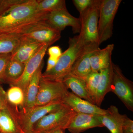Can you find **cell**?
I'll return each instance as SVG.
<instances>
[{
    "mask_svg": "<svg viewBox=\"0 0 133 133\" xmlns=\"http://www.w3.org/2000/svg\"><path fill=\"white\" fill-rule=\"evenodd\" d=\"M107 110L106 114L98 115L104 127L107 128L111 133H124L123 124L127 116L120 114L115 106H110Z\"/></svg>",
    "mask_w": 133,
    "mask_h": 133,
    "instance_id": "16",
    "label": "cell"
},
{
    "mask_svg": "<svg viewBox=\"0 0 133 133\" xmlns=\"http://www.w3.org/2000/svg\"><path fill=\"white\" fill-rule=\"evenodd\" d=\"M24 67V64L11 57L5 70L3 83L15 85L23 74Z\"/></svg>",
    "mask_w": 133,
    "mask_h": 133,
    "instance_id": "22",
    "label": "cell"
},
{
    "mask_svg": "<svg viewBox=\"0 0 133 133\" xmlns=\"http://www.w3.org/2000/svg\"><path fill=\"white\" fill-rule=\"evenodd\" d=\"M94 0H73V3L76 9L79 13L82 14L90 7L93 3Z\"/></svg>",
    "mask_w": 133,
    "mask_h": 133,
    "instance_id": "28",
    "label": "cell"
},
{
    "mask_svg": "<svg viewBox=\"0 0 133 133\" xmlns=\"http://www.w3.org/2000/svg\"><path fill=\"white\" fill-rule=\"evenodd\" d=\"M8 105L6 92L1 85H0V111L5 109Z\"/></svg>",
    "mask_w": 133,
    "mask_h": 133,
    "instance_id": "31",
    "label": "cell"
},
{
    "mask_svg": "<svg viewBox=\"0 0 133 133\" xmlns=\"http://www.w3.org/2000/svg\"><path fill=\"white\" fill-rule=\"evenodd\" d=\"M43 66V63L33 74L29 82L25 94V102L22 108L27 109L35 106L40 81L42 74Z\"/></svg>",
    "mask_w": 133,
    "mask_h": 133,
    "instance_id": "19",
    "label": "cell"
},
{
    "mask_svg": "<svg viewBox=\"0 0 133 133\" xmlns=\"http://www.w3.org/2000/svg\"><path fill=\"white\" fill-rule=\"evenodd\" d=\"M103 127L98 115L76 112L67 129L71 133H81L90 129Z\"/></svg>",
    "mask_w": 133,
    "mask_h": 133,
    "instance_id": "15",
    "label": "cell"
},
{
    "mask_svg": "<svg viewBox=\"0 0 133 133\" xmlns=\"http://www.w3.org/2000/svg\"><path fill=\"white\" fill-rule=\"evenodd\" d=\"M33 133V132H28V133Z\"/></svg>",
    "mask_w": 133,
    "mask_h": 133,
    "instance_id": "35",
    "label": "cell"
},
{
    "mask_svg": "<svg viewBox=\"0 0 133 133\" xmlns=\"http://www.w3.org/2000/svg\"><path fill=\"white\" fill-rule=\"evenodd\" d=\"M111 92L114 93L128 110L133 111V83L122 73L118 65L112 64Z\"/></svg>",
    "mask_w": 133,
    "mask_h": 133,
    "instance_id": "8",
    "label": "cell"
},
{
    "mask_svg": "<svg viewBox=\"0 0 133 133\" xmlns=\"http://www.w3.org/2000/svg\"><path fill=\"white\" fill-rule=\"evenodd\" d=\"M8 104L17 109H22L25 102V94L23 90L16 85H10L6 92Z\"/></svg>",
    "mask_w": 133,
    "mask_h": 133,
    "instance_id": "24",
    "label": "cell"
},
{
    "mask_svg": "<svg viewBox=\"0 0 133 133\" xmlns=\"http://www.w3.org/2000/svg\"><path fill=\"white\" fill-rule=\"evenodd\" d=\"M68 91L63 81H51L41 77L36 106L62 102Z\"/></svg>",
    "mask_w": 133,
    "mask_h": 133,
    "instance_id": "9",
    "label": "cell"
},
{
    "mask_svg": "<svg viewBox=\"0 0 133 133\" xmlns=\"http://www.w3.org/2000/svg\"><path fill=\"white\" fill-rule=\"evenodd\" d=\"M68 106L63 104L56 111L44 116L33 126V133H47L58 129H67L72 118L76 114Z\"/></svg>",
    "mask_w": 133,
    "mask_h": 133,
    "instance_id": "4",
    "label": "cell"
},
{
    "mask_svg": "<svg viewBox=\"0 0 133 133\" xmlns=\"http://www.w3.org/2000/svg\"><path fill=\"white\" fill-rule=\"evenodd\" d=\"M66 9L65 0H42L38 1L37 10L38 12L49 13Z\"/></svg>",
    "mask_w": 133,
    "mask_h": 133,
    "instance_id": "25",
    "label": "cell"
},
{
    "mask_svg": "<svg viewBox=\"0 0 133 133\" xmlns=\"http://www.w3.org/2000/svg\"><path fill=\"white\" fill-rule=\"evenodd\" d=\"M44 44L22 36L19 45L11 53V57L25 64Z\"/></svg>",
    "mask_w": 133,
    "mask_h": 133,
    "instance_id": "17",
    "label": "cell"
},
{
    "mask_svg": "<svg viewBox=\"0 0 133 133\" xmlns=\"http://www.w3.org/2000/svg\"><path fill=\"white\" fill-rule=\"evenodd\" d=\"M0 133H1V130H0Z\"/></svg>",
    "mask_w": 133,
    "mask_h": 133,
    "instance_id": "36",
    "label": "cell"
},
{
    "mask_svg": "<svg viewBox=\"0 0 133 133\" xmlns=\"http://www.w3.org/2000/svg\"><path fill=\"white\" fill-rule=\"evenodd\" d=\"M11 58V53L0 54V84L3 83L5 70Z\"/></svg>",
    "mask_w": 133,
    "mask_h": 133,
    "instance_id": "27",
    "label": "cell"
},
{
    "mask_svg": "<svg viewBox=\"0 0 133 133\" xmlns=\"http://www.w3.org/2000/svg\"><path fill=\"white\" fill-rule=\"evenodd\" d=\"M114 48V44H112L104 49L98 48L94 51L90 58L92 71H99L111 65V56Z\"/></svg>",
    "mask_w": 133,
    "mask_h": 133,
    "instance_id": "18",
    "label": "cell"
},
{
    "mask_svg": "<svg viewBox=\"0 0 133 133\" xmlns=\"http://www.w3.org/2000/svg\"><path fill=\"white\" fill-rule=\"evenodd\" d=\"M100 2V0H94L92 5L79 15L81 30L78 36L85 45L99 44L98 28Z\"/></svg>",
    "mask_w": 133,
    "mask_h": 133,
    "instance_id": "5",
    "label": "cell"
},
{
    "mask_svg": "<svg viewBox=\"0 0 133 133\" xmlns=\"http://www.w3.org/2000/svg\"><path fill=\"white\" fill-rule=\"evenodd\" d=\"M58 59L53 58L49 57L48 62H47V66L45 72H48L52 70L57 64Z\"/></svg>",
    "mask_w": 133,
    "mask_h": 133,
    "instance_id": "33",
    "label": "cell"
},
{
    "mask_svg": "<svg viewBox=\"0 0 133 133\" xmlns=\"http://www.w3.org/2000/svg\"><path fill=\"white\" fill-rule=\"evenodd\" d=\"M49 46L44 44L39 50L25 64L23 74L15 85L19 87L26 94V90L31 78L37 70L43 63V59Z\"/></svg>",
    "mask_w": 133,
    "mask_h": 133,
    "instance_id": "12",
    "label": "cell"
},
{
    "mask_svg": "<svg viewBox=\"0 0 133 133\" xmlns=\"http://www.w3.org/2000/svg\"><path fill=\"white\" fill-rule=\"evenodd\" d=\"M123 131L124 133H133V121L128 116L124 121Z\"/></svg>",
    "mask_w": 133,
    "mask_h": 133,
    "instance_id": "32",
    "label": "cell"
},
{
    "mask_svg": "<svg viewBox=\"0 0 133 133\" xmlns=\"http://www.w3.org/2000/svg\"></svg>",
    "mask_w": 133,
    "mask_h": 133,
    "instance_id": "38",
    "label": "cell"
},
{
    "mask_svg": "<svg viewBox=\"0 0 133 133\" xmlns=\"http://www.w3.org/2000/svg\"><path fill=\"white\" fill-rule=\"evenodd\" d=\"M1 84H0V85H1Z\"/></svg>",
    "mask_w": 133,
    "mask_h": 133,
    "instance_id": "37",
    "label": "cell"
},
{
    "mask_svg": "<svg viewBox=\"0 0 133 133\" xmlns=\"http://www.w3.org/2000/svg\"><path fill=\"white\" fill-rule=\"evenodd\" d=\"M19 111L8 104L6 108L0 111L1 133H24L19 124Z\"/></svg>",
    "mask_w": 133,
    "mask_h": 133,
    "instance_id": "14",
    "label": "cell"
},
{
    "mask_svg": "<svg viewBox=\"0 0 133 133\" xmlns=\"http://www.w3.org/2000/svg\"><path fill=\"white\" fill-rule=\"evenodd\" d=\"M121 2V0H100L98 28L99 45L112 35L114 21Z\"/></svg>",
    "mask_w": 133,
    "mask_h": 133,
    "instance_id": "6",
    "label": "cell"
},
{
    "mask_svg": "<svg viewBox=\"0 0 133 133\" xmlns=\"http://www.w3.org/2000/svg\"><path fill=\"white\" fill-rule=\"evenodd\" d=\"M38 1L24 0L0 17V32H10L37 21L45 20L49 13L38 12Z\"/></svg>",
    "mask_w": 133,
    "mask_h": 133,
    "instance_id": "1",
    "label": "cell"
},
{
    "mask_svg": "<svg viewBox=\"0 0 133 133\" xmlns=\"http://www.w3.org/2000/svg\"><path fill=\"white\" fill-rule=\"evenodd\" d=\"M45 21L50 26L60 31L68 26L71 27L74 34L79 33L81 30L79 18L71 15L67 9L49 13Z\"/></svg>",
    "mask_w": 133,
    "mask_h": 133,
    "instance_id": "10",
    "label": "cell"
},
{
    "mask_svg": "<svg viewBox=\"0 0 133 133\" xmlns=\"http://www.w3.org/2000/svg\"><path fill=\"white\" fill-rule=\"evenodd\" d=\"M9 32L18 33L49 47L60 39L61 31L48 24L45 20L37 21L19 27Z\"/></svg>",
    "mask_w": 133,
    "mask_h": 133,
    "instance_id": "3",
    "label": "cell"
},
{
    "mask_svg": "<svg viewBox=\"0 0 133 133\" xmlns=\"http://www.w3.org/2000/svg\"><path fill=\"white\" fill-rule=\"evenodd\" d=\"M24 0H0V17L12 6L19 4Z\"/></svg>",
    "mask_w": 133,
    "mask_h": 133,
    "instance_id": "29",
    "label": "cell"
},
{
    "mask_svg": "<svg viewBox=\"0 0 133 133\" xmlns=\"http://www.w3.org/2000/svg\"><path fill=\"white\" fill-rule=\"evenodd\" d=\"M86 45L78 35L70 37L68 49L62 53L56 66L50 71L42 73V77L51 81H63L65 77L70 73L72 66L82 54Z\"/></svg>",
    "mask_w": 133,
    "mask_h": 133,
    "instance_id": "2",
    "label": "cell"
},
{
    "mask_svg": "<svg viewBox=\"0 0 133 133\" xmlns=\"http://www.w3.org/2000/svg\"><path fill=\"white\" fill-rule=\"evenodd\" d=\"M62 81L67 89L71 90L76 96L93 104L87 90L84 79L69 74Z\"/></svg>",
    "mask_w": 133,
    "mask_h": 133,
    "instance_id": "20",
    "label": "cell"
},
{
    "mask_svg": "<svg viewBox=\"0 0 133 133\" xmlns=\"http://www.w3.org/2000/svg\"><path fill=\"white\" fill-rule=\"evenodd\" d=\"M63 105L62 102H56L44 105L35 106L31 108L19 109L18 119L23 132H31L33 126L38 121L50 113L59 109Z\"/></svg>",
    "mask_w": 133,
    "mask_h": 133,
    "instance_id": "7",
    "label": "cell"
},
{
    "mask_svg": "<svg viewBox=\"0 0 133 133\" xmlns=\"http://www.w3.org/2000/svg\"><path fill=\"white\" fill-rule=\"evenodd\" d=\"M100 77V71H92L85 79L87 90L94 104H95L96 92Z\"/></svg>",
    "mask_w": 133,
    "mask_h": 133,
    "instance_id": "26",
    "label": "cell"
},
{
    "mask_svg": "<svg viewBox=\"0 0 133 133\" xmlns=\"http://www.w3.org/2000/svg\"><path fill=\"white\" fill-rule=\"evenodd\" d=\"M47 133H65V129H58Z\"/></svg>",
    "mask_w": 133,
    "mask_h": 133,
    "instance_id": "34",
    "label": "cell"
},
{
    "mask_svg": "<svg viewBox=\"0 0 133 133\" xmlns=\"http://www.w3.org/2000/svg\"><path fill=\"white\" fill-rule=\"evenodd\" d=\"M62 102L77 113L96 115H103L107 113V109H102L69 91L62 99Z\"/></svg>",
    "mask_w": 133,
    "mask_h": 133,
    "instance_id": "11",
    "label": "cell"
},
{
    "mask_svg": "<svg viewBox=\"0 0 133 133\" xmlns=\"http://www.w3.org/2000/svg\"><path fill=\"white\" fill-rule=\"evenodd\" d=\"M22 37L14 32H0V54L12 53L19 45Z\"/></svg>",
    "mask_w": 133,
    "mask_h": 133,
    "instance_id": "23",
    "label": "cell"
},
{
    "mask_svg": "<svg viewBox=\"0 0 133 133\" xmlns=\"http://www.w3.org/2000/svg\"><path fill=\"white\" fill-rule=\"evenodd\" d=\"M62 52L61 48L58 46L50 47L48 49V54L50 57L58 59L62 55Z\"/></svg>",
    "mask_w": 133,
    "mask_h": 133,
    "instance_id": "30",
    "label": "cell"
},
{
    "mask_svg": "<svg viewBox=\"0 0 133 133\" xmlns=\"http://www.w3.org/2000/svg\"><path fill=\"white\" fill-rule=\"evenodd\" d=\"M99 71L100 79L97 88L95 100V104L98 107L100 106L106 95L111 92L112 78V64L108 68L101 70Z\"/></svg>",
    "mask_w": 133,
    "mask_h": 133,
    "instance_id": "21",
    "label": "cell"
},
{
    "mask_svg": "<svg viewBox=\"0 0 133 133\" xmlns=\"http://www.w3.org/2000/svg\"><path fill=\"white\" fill-rule=\"evenodd\" d=\"M97 44H91L86 45L84 51L76 59L72 66L69 74L85 79L92 72L90 58L94 50L99 48Z\"/></svg>",
    "mask_w": 133,
    "mask_h": 133,
    "instance_id": "13",
    "label": "cell"
}]
</instances>
